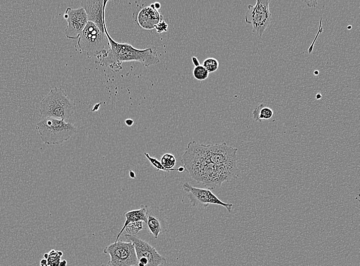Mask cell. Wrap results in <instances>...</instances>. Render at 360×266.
Segmentation results:
<instances>
[{"label": "cell", "mask_w": 360, "mask_h": 266, "mask_svg": "<svg viewBox=\"0 0 360 266\" xmlns=\"http://www.w3.org/2000/svg\"><path fill=\"white\" fill-rule=\"evenodd\" d=\"M182 162L185 171L193 179L210 190L233 179L227 172L211 162L204 144L195 141L188 143Z\"/></svg>", "instance_id": "obj_1"}, {"label": "cell", "mask_w": 360, "mask_h": 266, "mask_svg": "<svg viewBox=\"0 0 360 266\" xmlns=\"http://www.w3.org/2000/svg\"><path fill=\"white\" fill-rule=\"evenodd\" d=\"M105 32L110 47L104 54L100 61L102 65L110 66L113 70L120 68L123 62L137 61L148 67L152 65H156L160 62L158 55V49L155 47H150L140 50L126 43H118L110 36L104 22Z\"/></svg>", "instance_id": "obj_2"}, {"label": "cell", "mask_w": 360, "mask_h": 266, "mask_svg": "<svg viewBox=\"0 0 360 266\" xmlns=\"http://www.w3.org/2000/svg\"><path fill=\"white\" fill-rule=\"evenodd\" d=\"M76 109V103L62 88L55 87L42 100L40 112L42 118L64 120L70 118Z\"/></svg>", "instance_id": "obj_3"}, {"label": "cell", "mask_w": 360, "mask_h": 266, "mask_svg": "<svg viewBox=\"0 0 360 266\" xmlns=\"http://www.w3.org/2000/svg\"><path fill=\"white\" fill-rule=\"evenodd\" d=\"M37 130L42 141L49 145L62 144L76 134L77 129L71 123L55 118H42Z\"/></svg>", "instance_id": "obj_4"}, {"label": "cell", "mask_w": 360, "mask_h": 266, "mask_svg": "<svg viewBox=\"0 0 360 266\" xmlns=\"http://www.w3.org/2000/svg\"><path fill=\"white\" fill-rule=\"evenodd\" d=\"M206 152L212 163L237 179L238 149L228 145L226 142L214 145H204Z\"/></svg>", "instance_id": "obj_5"}, {"label": "cell", "mask_w": 360, "mask_h": 266, "mask_svg": "<svg viewBox=\"0 0 360 266\" xmlns=\"http://www.w3.org/2000/svg\"><path fill=\"white\" fill-rule=\"evenodd\" d=\"M108 43L105 32L101 31L94 23L88 22L78 38V45L89 58L104 53Z\"/></svg>", "instance_id": "obj_6"}, {"label": "cell", "mask_w": 360, "mask_h": 266, "mask_svg": "<svg viewBox=\"0 0 360 266\" xmlns=\"http://www.w3.org/2000/svg\"><path fill=\"white\" fill-rule=\"evenodd\" d=\"M269 4V0H257L254 6H248L245 15L246 22L252 25V32L260 37H262L264 31L272 23Z\"/></svg>", "instance_id": "obj_7"}, {"label": "cell", "mask_w": 360, "mask_h": 266, "mask_svg": "<svg viewBox=\"0 0 360 266\" xmlns=\"http://www.w3.org/2000/svg\"><path fill=\"white\" fill-rule=\"evenodd\" d=\"M104 253L110 256V261L107 264L109 266H138L135 249L130 242L118 240L106 246Z\"/></svg>", "instance_id": "obj_8"}, {"label": "cell", "mask_w": 360, "mask_h": 266, "mask_svg": "<svg viewBox=\"0 0 360 266\" xmlns=\"http://www.w3.org/2000/svg\"><path fill=\"white\" fill-rule=\"evenodd\" d=\"M125 238L134 246L138 260L137 266H159L167 263L166 259L147 242L129 234L125 235Z\"/></svg>", "instance_id": "obj_9"}, {"label": "cell", "mask_w": 360, "mask_h": 266, "mask_svg": "<svg viewBox=\"0 0 360 266\" xmlns=\"http://www.w3.org/2000/svg\"><path fill=\"white\" fill-rule=\"evenodd\" d=\"M183 189L186 193L193 206L207 208L210 205H216L224 207L229 213L232 211L233 204L223 202L209 189L194 187L189 183L186 182Z\"/></svg>", "instance_id": "obj_10"}, {"label": "cell", "mask_w": 360, "mask_h": 266, "mask_svg": "<svg viewBox=\"0 0 360 266\" xmlns=\"http://www.w3.org/2000/svg\"><path fill=\"white\" fill-rule=\"evenodd\" d=\"M64 18L68 23L65 30L66 37L73 40L78 39L89 22L87 15L82 7L75 9L68 8L65 11Z\"/></svg>", "instance_id": "obj_11"}, {"label": "cell", "mask_w": 360, "mask_h": 266, "mask_svg": "<svg viewBox=\"0 0 360 266\" xmlns=\"http://www.w3.org/2000/svg\"><path fill=\"white\" fill-rule=\"evenodd\" d=\"M147 231L154 238L157 239L160 234L168 231V224L162 210L158 206L147 205Z\"/></svg>", "instance_id": "obj_12"}, {"label": "cell", "mask_w": 360, "mask_h": 266, "mask_svg": "<svg viewBox=\"0 0 360 266\" xmlns=\"http://www.w3.org/2000/svg\"><path fill=\"white\" fill-rule=\"evenodd\" d=\"M108 2L107 0H83L81 3L82 8L87 15L89 21L97 25L104 32L105 10Z\"/></svg>", "instance_id": "obj_13"}, {"label": "cell", "mask_w": 360, "mask_h": 266, "mask_svg": "<svg viewBox=\"0 0 360 266\" xmlns=\"http://www.w3.org/2000/svg\"><path fill=\"white\" fill-rule=\"evenodd\" d=\"M163 20L162 15L154 8L153 4L143 8L137 16V22L143 28L146 30L155 29L159 23Z\"/></svg>", "instance_id": "obj_14"}, {"label": "cell", "mask_w": 360, "mask_h": 266, "mask_svg": "<svg viewBox=\"0 0 360 266\" xmlns=\"http://www.w3.org/2000/svg\"><path fill=\"white\" fill-rule=\"evenodd\" d=\"M124 217L126 221L121 230L117 236L115 242H117L123 234L127 226L133 222H143L145 224L147 222V205H142L139 209H135L127 211L124 213Z\"/></svg>", "instance_id": "obj_15"}, {"label": "cell", "mask_w": 360, "mask_h": 266, "mask_svg": "<svg viewBox=\"0 0 360 266\" xmlns=\"http://www.w3.org/2000/svg\"><path fill=\"white\" fill-rule=\"evenodd\" d=\"M273 111L270 108L262 104L256 107L253 111V119L256 122H262L263 120H268L272 118Z\"/></svg>", "instance_id": "obj_16"}, {"label": "cell", "mask_w": 360, "mask_h": 266, "mask_svg": "<svg viewBox=\"0 0 360 266\" xmlns=\"http://www.w3.org/2000/svg\"><path fill=\"white\" fill-rule=\"evenodd\" d=\"M161 163L167 170L173 169L176 164V157L172 154H165L161 159Z\"/></svg>", "instance_id": "obj_17"}, {"label": "cell", "mask_w": 360, "mask_h": 266, "mask_svg": "<svg viewBox=\"0 0 360 266\" xmlns=\"http://www.w3.org/2000/svg\"><path fill=\"white\" fill-rule=\"evenodd\" d=\"M202 65L209 73H213L217 71L219 63L216 59L210 58L205 60Z\"/></svg>", "instance_id": "obj_18"}, {"label": "cell", "mask_w": 360, "mask_h": 266, "mask_svg": "<svg viewBox=\"0 0 360 266\" xmlns=\"http://www.w3.org/2000/svg\"><path fill=\"white\" fill-rule=\"evenodd\" d=\"M210 73L203 65L195 66L193 71L194 77L197 80H204L209 76Z\"/></svg>", "instance_id": "obj_19"}, {"label": "cell", "mask_w": 360, "mask_h": 266, "mask_svg": "<svg viewBox=\"0 0 360 266\" xmlns=\"http://www.w3.org/2000/svg\"><path fill=\"white\" fill-rule=\"evenodd\" d=\"M145 156L147 158L150 163L155 167L157 171H162L167 173L171 172H179L178 169L167 170L163 167L160 161L156 158L151 157L148 153H144Z\"/></svg>", "instance_id": "obj_20"}, {"label": "cell", "mask_w": 360, "mask_h": 266, "mask_svg": "<svg viewBox=\"0 0 360 266\" xmlns=\"http://www.w3.org/2000/svg\"><path fill=\"white\" fill-rule=\"evenodd\" d=\"M143 229V222L140 221L129 224L126 227L125 230L128 233V234L135 236Z\"/></svg>", "instance_id": "obj_21"}, {"label": "cell", "mask_w": 360, "mask_h": 266, "mask_svg": "<svg viewBox=\"0 0 360 266\" xmlns=\"http://www.w3.org/2000/svg\"><path fill=\"white\" fill-rule=\"evenodd\" d=\"M167 28H168V25L164 20L161 21L155 27V29H156L157 32L158 33H161L164 32H167Z\"/></svg>", "instance_id": "obj_22"}, {"label": "cell", "mask_w": 360, "mask_h": 266, "mask_svg": "<svg viewBox=\"0 0 360 266\" xmlns=\"http://www.w3.org/2000/svg\"><path fill=\"white\" fill-rule=\"evenodd\" d=\"M322 20V18H321V19H320V25H319V30H318V32L317 33V34L316 35V37L315 40H314L313 42L311 44V46L310 47L309 49H308V53H309V54H311L313 52V49H314V46L315 43L316 42V40H317V38L318 37V36L319 35L320 33H322V31H323V29L321 28Z\"/></svg>", "instance_id": "obj_23"}, {"label": "cell", "mask_w": 360, "mask_h": 266, "mask_svg": "<svg viewBox=\"0 0 360 266\" xmlns=\"http://www.w3.org/2000/svg\"><path fill=\"white\" fill-rule=\"evenodd\" d=\"M304 2L309 7H316L318 3L317 1H304Z\"/></svg>", "instance_id": "obj_24"}, {"label": "cell", "mask_w": 360, "mask_h": 266, "mask_svg": "<svg viewBox=\"0 0 360 266\" xmlns=\"http://www.w3.org/2000/svg\"><path fill=\"white\" fill-rule=\"evenodd\" d=\"M125 124L128 127H132L134 124V121L131 119H127L125 121Z\"/></svg>", "instance_id": "obj_25"}, {"label": "cell", "mask_w": 360, "mask_h": 266, "mask_svg": "<svg viewBox=\"0 0 360 266\" xmlns=\"http://www.w3.org/2000/svg\"><path fill=\"white\" fill-rule=\"evenodd\" d=\"M192 61H193V63H194V65L195 66H198V65H200V63H199V61H198V59L197 58H196V57H193L192 58Z\"/></svg>", "instance_id": "obj_26"}, {"label": "cell", "mask_w": 360, "mask_h": 266, "mask_svg": "<svg viewBox=\"0 0 360 266\" xmlns=\"http://www.w3.org/2000/svg\"><path fill=\"white\" fill-rule=\"evenodd\" d=\"M153 5L154 8L158 10L161 8V4L159 2H155V3H153Z\"/></svg>", "instance_id": "obj_27"}, {"label": "cell", "mask_w": 360, "mask_h": 266, "mask_svg": "<svg viewBox=\"0 0 360 266\" xmlns=\"http://www.w3.org/2000/svg\"><path fill=\"white\" fill-rule=\"evenodd\" d=\"M40 264H41V266H48L47 261L46 260V259H43L41 261Z\"/></svg>", "instance_id": "obj_28"}, {"label": "cell", "mask_w": 360, "mask_h": 266, "mask_svg": "<svg viewBox=\"0 0 360 266\" xmlns=\"http://www.w3.org/2000/svg\"><path fill=\"white\" fill-rule=\"evenodd\" d=\"M129 172H130L129 175H130V177L132 179H136V176L135 173L132 170H130Z\"/></svg>", "instance_id": "obj_29"}, {"label": "cell", "mask_w": 360, "mask_h": 266, "mask_svg": "<svg viewBox=\"0 0 360 266\" xmlns=\"http://www.w3.org/2000/svg\"><path fill=\"white\" fill-rule=\"evenodd\" d=\"M67 262L64 260L63 261L60 262L59 266H67Z\"/></svg>", "instance_id": "obj_30"}, {"label": "cell", "mask_w": 360, "mask_h": 266, "mask_svg": "<svg viewBox=\"0 0 360 266\" xmlns=\"http://www.w3.org/2000/svg\"><path fill=\"white\" fill-rule=\"evenodd\" d=\"M73 266H93L89 265L86 264H82L75 265H74Z\"/></svg>", "instance_id": "obj_31"}, {"label": "cell", "mask_w": 360, "mask_h": 266, "mask_svg": "<svg viewBox=\"0 0 360 266\" xmlns=\"http://www.w3.org/2000/svg\"><path fill=\"white\" fill-rule=\"evenodd\" d=\"M322 95L320 93H318L316 95V98L317 100L320 99L321 98H322Z\"/></svg>", "instance_id": "obj_32"}, {"label": "cell", "mask_w": 360, "mask_h": 266, "mask_svg": "<svg viewBox=\"0 0 360 266\" xmlns=\"http://www.w3.org/2000/svg\"><path fill=\"white\" fill-rule=\"evenodd\" d=\"M178 171L179 172H183L185 171V169L184 167H182V166H181V167L178 169Z\"/></svg>", "instance_id": "obj_33"}, {"label": "cell", "mask_w": 360, "mask_h": 266, "mask_svg": "<svg viewBox=\"0 0 360 266\" xmlns=\"http://www.w3.org/2000/svg\"><path fill=\"white\" fill-rule=\"evenodd\" d=\"M44 257L45 259H48V258H49V254H45Z\"/></svg>", "instance_id": "obj_34"}, {"label": "cell", "mask_w": 360, "mask_h": 266, "mask_svg": "<svg viewBox=\"0 0 360 266\" xmlns=\"http://www.w3.org/2000/svg\"><path fill=\"white\" fill-rule=\"evenodd\" d=\"M314 74L315 75H318L319 74V72L318 70H316L314 71Z\"/></svg>", "instance_id": "obj_35"}, {"label": "cell", "mask_w": 360, "mask_h": 266, "mask_svg": "<svg viewBox=\"0 0 360 266\" xmlns=\"http://www.w3.org/2000/svg\"><path fill=\"white\" fill-rule=\"evenodd\" d=\"M100 266H108L107 264H102Z\"/></svg>", "instance_id": "obj_36"}, {"label": "cell", "mask_w": 360, "mask_h": 266, "mask_svg": "<svg viewBox=\"0 0 360 266\" xmlns=\"http://www.w3.org/2000/svg\"><path fill=\"white\" fill-rule=\"evenodd\" d=\"M352 26H351V25H350V26H349L348 27V29H349V30L351 29H352Z\"/></svg>", "instance_id": "obj_37"}, {"label": "cell", "mask_w": 360, "mask_h": 266, "mask_svg": "<svg viewBox=\"0 0 360 266\" xmlns=\"http://www.w3.org/2000/svg\"></svg>", "instance_id": "obj_38"}]
</instances>
